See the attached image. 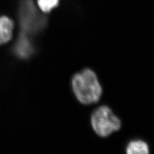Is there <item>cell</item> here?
<instances>
[{
    "label": "cell",
    "instance_id": "obj_1",
    "mask_svg": "<svg viewBox=\"0 0 154 154\" xmlns=\"http://www.w3.org/2000/svg\"><path fill=\"white\" fill-rule=\"evenodd\" d=\"M72 88L77 99L83 105L98 102L102 94V88L95 72L85 69L72 79Z\"/></svg>",
    "mask_w": 154,
    "mask_h": 154
},
{
    "label": "cell",
    "instance_id": "obj_2",
    "mask_svg": "<svg viewBox=\"0 0 154 154\" xmlns=\"http://www.w3.org/2000/svg\"><path fill=\"white\" fill-rule=\"evenodd\" d=\"M17 17L20 32L33 37L42 32L48 25V18L37 9L34 0H20Z\"/></svg>",
    "mask_w": 154,
    "mask_h": 154
},
{
    "label": "cell",
    "instance_id": "obj_5",
    "mask_svg": "<svg viewBox=\"0 0 154 154\" xmlns=\"http://www.w3.org/2000/svg\"><path fill=\"white\" fill-rule=\"evenodd\" d=\"M14 26L11 18L5 16H0V45L5 44L11 39Z\"/></svg>",
    "mask_w": 154,
    "mask_h": 154
},
{
    "label": "cell",
    "instance_id": "obj_3",
    "mask_svg": "<svg viewBox=\"0 0 154 154\" xmlns=\"http://www.w3.org/2000/svg\"><path fill=\"white\" fill-rule=\"evenodd\" d=\"M91 123L95 132L101 137H107L121 127V120L110 107L100 106L91 116Z\"/></svg>",
    "mask_w": 154,
    "mask_h": 154
},
{
    "label": "cell",
    "instance_id": "obj_7",
    "mask_svg": "<svg viewBox=\"0 0 154 154\" xmlns=\"http://www.w3.org/2000/svg\"><path fill=\"white\" fill-rule=\"evenodd\" d=\"M39 10L45 13H50L59 4V0H37Z\"/></svg>",
    "mask_w": 154,
    "mask_h": 154
},
{
    "label": "cell",
    "instance_id": "obj_6",
    "mask_svg": "<svg viewBox=\"0 0 154 154\" xmlns=\"http://www.w3.org/2000/svg\"><path fill=\"white\" fill-rule=\"evenodd\" d=\"M149 152V145L142 140H132L127 146V154H147Z\"/></svg>",
    "mask_w": 154,
    "mask_h": 154
},
{
    "label": "cell",
    "instance_id": "obj_4",
    "mask_svg": "<svg viewBox=\"0 0 154 154\" xmlns=\"http://www.w3.org/2000/svg\"><path fill=\"white\" fill-rule=\"evenodd\" d=\"M12 49L13 53L19 58H29L34 54L35 49L32 37L20 32Z\"/></svg>",
    "mask_w": 154,
    "mask_h": 154
}]
</instances>
